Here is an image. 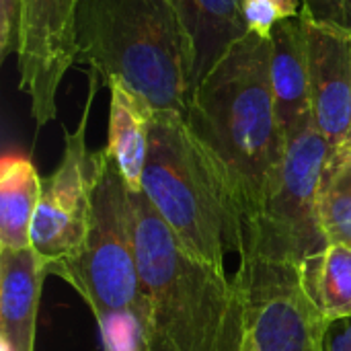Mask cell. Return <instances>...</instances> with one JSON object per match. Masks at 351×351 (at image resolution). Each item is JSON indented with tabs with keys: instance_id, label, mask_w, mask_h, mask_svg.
<instances>
[{
	"instance_id": "1",
	"label": "cell",
	"mask_w": 351,
	"mask_h": 351,
	"mask_svg": "<svg viewBox=\"0 0 351 351\" xmlns=\"http://www.w3.org/2000/svg\"><path fill=\"white\" fill-rule=\"evenodd\" d=\"M269 64L271 41L249 33L193 90L183 115L220 175L243 230L274 189L286 154Z\"/></svg>"
},
{
	"instance_id": "2",
	"label": "cell",
	"mask_w": 351,
	"mask_h": 351,
	"mask_svg": "<svg viewBox=\"0 0 351 351\" xmlns=\"http://www.w3.org/2000/svg\"><path fill=\"white\" fill-rule=\"evenodd\" d=\"M146 351H247L243 292L226 269L189 255L144 191H132Z\"/></svg>"
},
{
	"instance_id": "3",
	"label": "cell",
	"mask_w": 351,
	"mask_h": 351,
	"mask_svg": "<svg viewBox=\"0 0 351 351\" xmlns=\"http://www.w3.org/2000/svg\"><path fill=\"white\" fill-rule=\"evenodd\" d=\"M78 60L125 84L152 111L185 115L193 45L173 0H78Z\"/></svg>"
},
{
	"instance_id": "4",
	"label": "cell",
	"mask_w": 351,
	"mask_h": 351,
	"mask_svg": "<svg viewBox=\"0 0 351 351\" xmlns=\"http://www.w3.org/2000/svg\"><path fill=\"white\" fill-rule=\"evenodd\" d=\"M142 191L189 255L224 269L226 251L241 253V218L181 113H152Z\"/></svg>"
},
{
	"instance_id": "5",
	"label": "cell",
	"mask_w": 351,
	"mask_h": 351,
	"mask_svg": "<svg viewBox=\"0 0 351 351\" xmlns=\"http://www.w3.org/2000/svg\"><path fill=\"white\" fill-rule=\"evenodd\" d=\"M97 181L86 239L80 251L49 265L88 304L95 319L140 308L136 212L132 189L107 148L97 152Z\"/></svg>"
},
{
	"instance_id": "6",
	"label": "cell",
	"mask_w": 351,
	"mask_h": 351,
	"mask_svg": "<svg viewBox=\"0 0 351 351\" xmlns=\"http://www.w3.org/2000/svg\"><path fill=\"white\" fill-rule=\"evenodd\" d=\"M331 150L333 146L315 128V121L286 140L274 189L243 230L241 261L300 265L329 247L317 212V191Z\"/></svg>"
},
{
	"instance_id": "7",
	"label": "cell",
	"mask_w": 351,
	"mask_h": 351,
	"mask_svg": "<svg viewBox=\"0 0 351 351\" xmlns=\"http://www.w3.org/2000/svg\"><path fill=\"white\" fill-rule=\"evenodd\" d=\"M234 280L257 351H325L329 321L308 300L300 265L243 259Z\"/></svg>"
},
{
	"instance_id": "8",
	"label": "cell",
	"mask_w": 351,
	"mask_h": 351,
	"mask_svg": "<svg viewBox=\"0 0 351 351\" xmlns=\"http://www.w3.org/2000/svg\"><path fill=\"white\" fill-rule=\"evenodd\" d=\"M99 74L90 70V88L76 132L66 134L64 156L58 169L41 179V195L31 226L33 249L51 265L72 259L88 232L93 191L97 181V152L86 148V121Z\"/></svg>"
},
{
	"instance_id": "9",
	"label": "cell",
	"mask_w": 351,
	"mask_h": 351,
	"mask_svg": "<svg viewBox=\"0 0 351 351\" xmlns=\"http://www.w3.org/2000/svg\"><path fill=\"white\" fill-rule=\"evenodd\" d=\"M76 16L78 0H23L19 88L39 128L56 117L60 82L78 58Z\"/></svg>"
},
{
	"instance_id": "10",
	"label": "cell",
	"mask_w": 351,
	"mask_h": 351,
	"mask_svg": "<svg viewBox=\"0 0 351 351\" xmlns=\"http://www.w3.org/2000/svg\"><path fill=\"white\" fill-rule=\"evenodd\" d=\"M313 121L333 146L351 136V33L306 14Z\"/></svg>"
},
{
	"instance_id": "11",
	"label": "cell",
	"mask_w": 351,
	"mask_h": 351,
	"mask_svg": "<svg viewBox=\"0 0 351 351\" xmlns=\"http://www.w3.org/2000/svg\"><path fill=\"white\" fill-rule=\"evenodd\" d=\"M271 93L276 115L286 140L313 123L311 72L306 45V16L282 21L271 31Z\"/></svg>"
},
{
	"instance_id": "12",
	"label": "cell",
	"mask_w": 351,
	"mask_h": 351,
	"mask_svg": "<svg viewBox=\"0 0 351 351\" xmlns=\"http://www.w3.org/2000/svg\"><path fill=\"white\" fill-rule=\"evenodd\" d=\"M49 263L33 249H0V351L35 350L37 311Z\"/></svg>"
},
{
	"instance_id": "13",
	"label": "cell",
	"mask_w": 351,
	"mask_h": 351,
	"mask_svg": "<svg viewBox=\"0 0 351 351\" xmlns=\"http://www.w3.org/2000/svg\"><path fill=\"white\" fill-rule=\"evenodd\" d=\"M173 4L193 45V95L230 47L251 31L243 16V0H173Z\"/></svg>"
},
{
	"instance_id": "14",
	"label": "cell",
	"mask_w": 351,
	"mask_h": 351,
	"mask_svg": "<svg viewBox=\"0 0 351 351\" xmlns=\"http://www.w3.org/2000/svg\"><path fill=\"white\" fill-rule=\"evenodd\" d=\"M107 152L117 162L128 187L142 191V175L148 156L152 107L121 82H111Z\"/></svg>"
},
{
	"instance_id": "15",
	"label": "cell",
	"mask_w": 351,
	"mask_h": 351,
	"mask_svg": "<svg viewBox=\"0 0 351 351\" xmlns=\"http://www.w3.org/2000/svg\"><path fill=\"white\" fill-rule=\"evenodd\" d=\"M41 195V177L31 158L6 154L0 162V249L23 251Z\"/></svg>"
},
{
	"instance_id": "16",
	"label": "cell",
	"mask_w": 351,
	"mask_h": 351,
	"mask_svg": "<svg viewBox=\"0 0 351 351\" xmlns=\"http://www.w3.org/2000/svg\"><path fill=\"white\" fill-rule=\"evenodd\" d=\"M300 282L329 323L351 317V247L331 243L300 263Z\"/></svg>"
},
{
	"instance_id": "17",
	"label": "cell",
	"mask_w": 351,
	"mask_h": 351,
	"mask_svg": "<svg viewBox=\"0 0 351 351\" xmlns=\"http://www.w3.org/2000/svg\"><path fill=\"white\" fill-rule=\"evenodd\" d=\"M317 212L329 245L351 247V144L331 150L319 181Z\"/></svg>"
},
{
	"instance_id": "18",
	"label": "cell",
	"mask_w": 351,
	"mask_h": 351,
	"mask_svg": "<svg viewBox=\"0 0 351 351\" xmlns=\"http://www.w3.org/2000/svg\"><path fill=\"white\" fill-rule=\"evenodd\" d=\"M103 351H146L144 325L138 311L105 315L97 321Z\"/></svg>"
},
{
	"instance_id": "19",
	"label": "cell",
	"mask_w": 351,
	"mask_h": 351,
	"mask_svg": "<svg viewBox=\"0 0 351 351\" xmlns=\"http://www.w3.org/2000/svg\"><path fill=\"white\" fill-rule=\"evenodd\" d=\"M296 0H243V16L251 33L271 37L278 23L298 16Z\"/></svg>"
},
{
	"instance_id": "20",
	"label": "cell",
	"mask_w": 351,
	"mask_h": 351,
	"mask_svg": "<svg viewBox=\"0 0 351 351\" xmlns=\"http://www.w3.org/2000/svg\"><path fill=\"white\" fill-rule=\"evenodd\" d=\"M23 0H0V60L16 56L21 47Z\"/></svg>"
},
{
	"instance_id": "21",
	"label": "cell",
	"mask_w": 351,
	"mask_h": 351,
	"mask_svg": "<svg viewBox=\"0 0 351 351\" xmlns=\"http://www.w3.org/2000/svg\"><path fill=\"white\" fill-rule=\"evenodd\" d=\"M302 10L315 21L337 25L346 29V6L343 0H300Z\"/></svg>"
},
{
	"instance_id": "22",
	"label": "cell",
	"mask_w": 351,
	"mask_h": 351,
	"mask_svg": "<svg viewBox=\"0 0 351 351\" xmlns=\"http://www.w3.org/2000/svg\"><path fill=\"white\" fill-rule=\"evenodd\" d=\"M325 351H351V317L329 325Z\"/></svg>"
},
{
	"instance_id": "23",
	"label": "cell",
	"mask_w": 351,
	"mask_h": 351,
	"mask_svg": "<svg viewBox=\"0 0 351 351\" xmlns=\"http://www.w3.org/2000/svg\"><path fill=\"white\" fill-rule=\"evenodd\" d=\"M346 6V29L351 33V0H343Z\"/></svg>"
},
{
	"instance_id": "24",
	"label": "cell",
	"mask_w": 351,
	"mask_h": 351,
	"mask_svg": "<svg viewBox=\"0 0 351 351\" xmlns=\"http://www.w3.org/2000/svg\"><path fill=\"white\" fill-rule=\"evenodd\" d=\"M348 144H351V136H350V142H348Z\"/></svg>"
}]
</instances>
